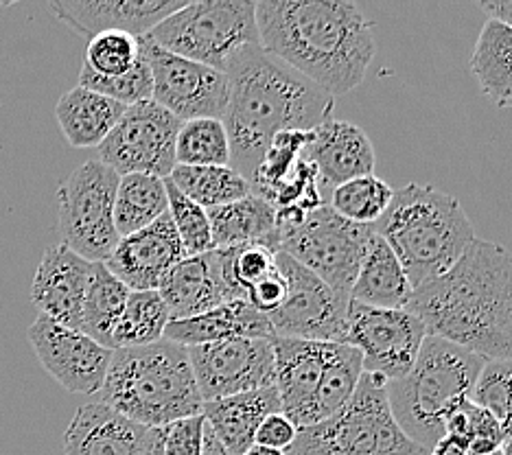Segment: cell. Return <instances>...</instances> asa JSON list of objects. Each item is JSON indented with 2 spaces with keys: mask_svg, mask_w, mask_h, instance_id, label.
I'll return each mask as SVG.
<instances>
[{
  "mask_svg": "<svg viewBox=\"0 0 512 455\" xmlns=\"http://www.w3.org/2000/svg\"><path fill=\"white\" fill-rule=\"evenodd\" d=\"M261 49L333 99L362 84L375 60L370 20L348 0L256 3Z\"/></svg>",
  "mask_w": 512,
  "mask_h": 455,
  "instance_id": "6da1fadb",
  "label": "cell"
},
{
  "mask_svg": "<svg viewBox=\"0 0 512 455\" xmlns=\"http://www.w3.org/2000/svg\"><path fill=\"white\" fill-rule=\"evenodd\" d=\"M407 311L442 337L486 361L512 359V254L475 239L449 272L414 289Z\"/></svg>",
  "mask_w": 512,
  "mask_h": 455,
  "instance_id": "7a4b0ae2",
  "label": "cell"
},
{
  "mask_svg": "<svg viewBox=\"0 0 512 455\" xmlns=\"http://www.w3.org/2000/svg\"><path fill=\"white\" fill-rule=\"evenodd\" d=\"M224 125L230 167L252 182L265 149L283 132H313L333 114L335 99L296 70L267 55L261 44L243 46L228 68Z\"/></svg>",
  "mask_w": 512,
  "mask_h": 455,
  "instance_id": "3957f363",
  "label": "cell"
},
{
  "mask_svg": "<svg viewBox=\"0 0 512 455\" xmlns=\"http://www.w3.org/2000/svg\"><path fill=\"white\" fill-rule=\"evenodd\" d=\"M372 230L397 254L414 289L449 272L477 239L456 197L414 182L394 189L388 210Z\"/></svg>",
  "mask_w": 512,
  "mask_h": 455,
  "instance_id": "277c9868",
  "label": "cell"
},
{
  "mask_svg": "<svg viewBox=\"0 0 512 455\" xmlns=\"http://www.w3.org/2000/svg\"><path fill=\"white\" fill-rule=\"evenodd\" d=\"M99 394L101 403L149 429L204 412L189 348L165 337L149 346L114 350Z\"/></svg>",
  "mask_w": 512,
  "mask_h": 455,
  "instance_id": "5b68a950",
  "label": "cell"
},
{
  "mask_svg": "<svg viewBox=\"0 0 512 455\" xmlns=\"http://www.w3.org/2000/svg\"><path fill=\"white\" fill-rule=\"evenodd\" d=\"M486 359L442 337L427 335L412 370L388 383V403L403 434L425 451L445 436V420L471 399Z\"/></svg>",
  "mask_w": 512,
  "mask_h": 455,
  "instance_id": "8992f818",
  "label": "cell"
},
{
  "mask_svg": "<svg viewBox=\"0 0 512 455\" xmlns=\"http://www.w3.org/2000/svg\"><path fill=\"white\" fill-rule=\"evenodd\" d=\"M149 38L160 49L226 73L243 46L259 44L256 3L252 0H197L151 29Z\"/></svg>",
  "mask_w": 512,
  "mask_h": 455,
  "instance_id": "52a82bcc",
  "label": "cell"
},
{
  "mask_svg": "<svg viewBox=\"0 0 512 455\" xmlns=\"http://www.w3.org/2000/svg\"><path fill=\"white\" fill-rule=\"evenodd\" d=\"M119 180V173L95 158L57 186L62 243L90 263H106L121 241L114 226Z\"/></svg>",
  "mask_w": 512,
  "mask_h": 455,
  "instance_id": "ba28073f",
  "label": "cell"
},
{
  "mask_svg": "<svg viewBox=\"0 0 512 455\" xmlns=\"http://www.w3.org/2000/svg\"><path fill=\"white\" fill-rule=\"evenodd\" d=\"M372 232V226L346 221L329 204H322L298 226L278 232V252L292 256L324 280L337 296L351 300V289Z\"/></svg>",
  "mask_w": 512,
  "mask_h": 455,
  "instance_id": "9c48e42d",
  "label": "cell"
},
{
  "mask_svg": "<svg viewBox=\"0 0 512 455\" xmlns=\"http://www.w3.org/2000/svg\"><path fill=\"white\" fill-rule=\"evenodd\" d=\"M180 127V119L151 99L134 103L97 147L99 160L119 175L145 173L165 180L176 169Z\"/></svg>",
  "mask_w": 512,
  "mask_h": 455,
  "instance_id": "30bf717a",
  "label": "cell"
},
{
  "mask_svg": "<svg viewBox=\"0 0 512 455\" xmlns=\"http://www.w3.org/2000/svg\"><path fill=\"white\" fill-rule=\"evenodd\" d=\"M425 337V324L407 309H377L353 300L348 305L344 344L362 353L364 372L388 383L412 370Z\"/></svg>",
  "mask_w": 512,
  "mask_h": 455,
  "instance_id": "8fae6325",
  "label": "cell"
},
{
  "mask_svg": "<svg viewBox=\"0 0 512 455\" xmlns=\"http://www.w3.org/2000/svg\"><path fill=\"white\" fill-rule=\"evenodd\" d=\"M278 270L285 276L287 296L270 318L276 337H294L309 342L344 344L348 305L316 274L302 267L292 256L276 254Z\"/></svg>",
  "mask_w": 512,
  "mask_h": 455,
  "instance_id": "7c38bea8",
  "label": "cell"
},
{
  "mask_svg": "<svg viewBox=\"0 0 512 455\" xmlns=\"http://www.w3.org/2000/svg\"><path fill=\"white\" fill-rule=\"evenodd\" d=\"M141 49L154 81L151 101L182 123L193 119H224L228 105L226 73L173 55L149 38H141Z\"/></svg>",
  "mask_w": 512,
  "mask_h": 455,
  "instance_id": "4fadbf2b",
  "label": "cell"
},
{
  "mask_svg": "<svg viewBox=\"0 0 512 455\" xmlns=\"http://www.w3.org/2000/svg\"><path fill=\"white\" fill-rule=\"evenodd\" d=\"M189 357L204 403L270 388L276 379L272 340H226L193 346Z\"/></svg>",
  "mask_w": 512,
  "mask_h": 455,
  "instance_id": "5bb4252c",
  "label": "cell"
},
{
  "mask_svg": "<svg viewBox=\"0 0 512 455\" xmlns=\"http://www.w3.org/2000/svg\"><path fill=\"white\" fill-rule=\"evenodd\" d=\"M42 368L75 394H97L106 381L114 350L97 344L77 329L38 315L27 331Z\"/></svg>",
  "mask_w": 512,
  "mask_h": 455,
  "instance_id": "9a60e30c",
  "label": "cell"
},
{
  "mask_svg": "<svg viewBox=\"0 0 512 455\" xmlns=\"http://www.w3.org/2000/svg\"><path fill=\"white\" fill-rule=\"evenodd\" d=\"M335 344L337 342L272 337L274 385L281 396V410L298 429L311 425L313 405H316Z\"/></svg>",
  "mask_w": 512,
  "mask_h": 455,
  "instance_id": "2e32d148",
  "label": "cell"
},
{
  "mask_svg": "<svg viewBox=\"0 0 512 455\" xmlns=\"http://www.w3.org/2000/svg\"><path fill=\"white\" fill-rule=\"evenodd\" d=\"M182 259L186 254L167 213L151 226L123 237L106 267L130 291H158L160 280Z\"/></svg>",
  "mask_w": 512,
  "mask_h": 455,
  "instance_id": "e0dca14e",
  "label": "cell"
},
{
  "mask_svg": "<svg viewBox=\"0 0 512 455\" xmlns=\"http://www.w3.org/2000/svg\"><path fill=\"white\" fill-rule=\"evenodd\" d=\"M90 270L92 263L64 243L49 245L31 283V302L40 315L79 331Z\"/></svg>",
  "mask_w": 512,
  "mask_h": 455,
  "instance_id": "ac0fdd59",
  "label": "cell"
},
{
  "mask_svg": "<svg viewBox=\"0 0 512 455\" xmlns=\"http://www.w3.org/2000/svg\"><path fill=\"white\" fill-rule=\"evenodd\" d=\"M184 5V0H55L49 9L64 25L88 38L103 31L145 38Z\"/></svg>",
  "mask_w": 512,
  "mask_h": 455,
  "instance_id": "d6986e66",
  "label": "cell"
},
{
  "mask_svg": "<svg viewBox=\"0 0 512 455\" xmlns=\"http://www.w3.org/2000/svg\"><path fill=\"white\" fill-rule=\"evenodd\" d=\"M158 429L114 412L106 403L81 405L64 434L66 455H143Z\"/></svg>",
  "mask_w": 512,
  "mask_h": 455,
  "instance_id": "ffe728a7",
  "label": "cell"
},
{
  "mask_svg": "<svg viewBox=\"0 0 512 455\" xmlns=\"http://www.w3.org/2000/svg\"><path fill=\"white\" fill-rule=\"evenodd\" d=\"M305 156L318 169L322 191L335 189L348 180L375 173L377 156L372 140L351 121L329 119L313 130Z\"/></svg>",
  "mask_w": 512,
  "mask_h": 455,
  "instance_id": "44dd1931",
  "label": "cell"
},
{
  "mask_svg": "<svg viewBox=\"0 0 512 455\" xmlns=\"http://www.w3.org/2000/svg\"><path fill=\"white\" fill-rule=\"evenodd\" d=\"M158 294L165 300L171 320L195 318L232 300L221 276L219 252L186 256L160 280Z\"/></svg>",
  "mask_w": 512,
  "mask_h": 455,
  "instance_id": "7402d4cb",
  "label": "cell"
},
{
  "mask_svg": "<svg viewBox=\"0 0 512 455\" xmlns=\"http://www.w3.org/2000/svg\"><path fill=\"white\" fill-rule=\"evenodd\" d=\"M165 340L193 348L226 340H272L274 329L263 313L246 300H228L211 311L186 320H169Z\"/></svg>",
  "mask_w": 512,
  "mask_h": 455,
  "instance_id": "603a6c76",
  "label": "cell"
},
{
  "mask_svg": "<svg viewBox=\"0 0 512 455\" xmlns=\"http://www.w3.org/2000/svg\"><path fill=\"white\" fill-rule=\"evenodd\" d=\"M276 412H283L281 396L276 385H270V388L204 403L202 416L232 455H243L254 445L259 425Z\"/></svg>",
  "mask_w": 512,
  "mask_h": 455,
  "instance_id": "cb8c5ba5",
  "label": "cell"
},
{
  "mask_svg": "<svg viewBox=\"0 0 512 455\" xmlns=\"http://www.w3.org/2000/svg\"><path fill=\"white\" fill-rule=\"evenodd\" d=\"M412 294L414 287L397 254L377 232H372L351 289V300L377 309H407Z\"/></svg>",
  "mask_w": 512,
  "mask_h": 455,
  "instance_id": "d4e9b609",
  "label": "cell"
},
{
  "mask_svg": "<svg viewBox=\"0 0 512 455\" xmlns=\"http://www.w3.org/2000/svg\"><path fill=\"white\" fill-rule=\"evenodd\" d=\"M127 105L92 92L71 88L55 105V119L68 145L77 149L99 147L121 121Z\"/></svg>",
  "mask_w": 512,
  "mask_h": 455,
  "instance_id": "484cf974",
  "label": "cell"
},
{
  "mask_svg": "<svg viewBox=\"0 0 512 455\" xmlns=\"http://www.w3.org/2000/svg\"><path fill=\"white\" fill-rule=\"evenodd\" d=\"M211 221L213 245L230 248V245L261 243L278 252L276 208L256 195L243 197L239 202L206 210Z\"/></svg>",
  "mask_w": 512,
  "mask_h": 455,
  "instance_id": "4316f807",
  "label": "cell"
},
{
  "mask_svg": "<svg viewBox=\"0 0 512 455\" xmlns=\"http://www.w3.org/2000/svg\"><path fill=\"white\" fill-rule=\"evenodd\" d=\"M471 73L497 108H512V27L488 18L477 35Z\"/></svg>",
  "mask_w": 512,
  "mask_h": 455,
  "instance_id": "83f0119b",
  "label": "cell"
},
{
  "mask_svg": "<svg viewBox=\"0 0 512 455\" xmlns=\"http://www.w3.org/2000/svg\"><path fill=\"white\" fill-rule=\"evenodd\" d=\"M167 213L169 197L165 180L145 173L121 175L114 200V226L121 239L151 226Z\"/></svg>",
  "mask_w": 512,
  "mask_h": 455,
  "instance_id": "f1b7e54d",
  "label": "cell"
},
{
  "mask_svg": "<svg viewBox=\"0 0 512 455\" xmlns=\"http://www.w3.org/2000/svg\"><path fill=\"white\" fill-rule=\"evenodd\" d=\"M127 298L130 289L108 270L106 263H92L79 331L112 350V329L121 318Z\"/></svg>",
  "mask_w": 512,
  "mask_h": 455,
  "instance_id": "f546056e",
  "label": "cell"
},
{
  "mask_svg": "<svg viewBox=\"0 0 512 455\" xmlns=\"http://www.w3.org/2000/svg\"><path fill=\"white\" fill-rule=\"evenodd\" d=\"M189 200L211 210L252 195L250 182L232 167H182L176 165L167 178Z\"/></svg>",
  "mask_w": 512,
  "mask_h": 455,
  "instance_id": "4dcf8cb0",
  "label": "cell"
},
{
  "mask_svg": "<svg viewBox=\"0 0 512 455\" xmlns=\"http://www.w3.org/2000/svg\"><path fill=\"white\" fill-rule=\"evenodd\" d=\"M171 320L158 291H130L119 322L112 329V350L156 344Z\"/></svg>",
  "mask_w": 512,
  "mask_h": 455,
  "instance_id": "1f68e13d",
  "label": "cell"
},
{
  "mask_svg": "<svg viewBox=\"0 0 512 455\" xmlns=\"http://www.w3.org/2000/svg\"><path fill=\"white\" fill-rule=\"evenodd\" d=\"M230 138L221 119L184 121L176 138V165L230 167Z\"/></svg>",
  "mask_w": 512,
  "mask_h": 455,
  "instance_id": "d6a6232c",
  "label": "cell"
},
{
  "mask_svg": "<svg viewBox=\"0 0 512 455\" xmlns=\"http://www.w3.org/2000/svg\"><path fill=\"white\" fill-rule=\"evenodd\" d=\"M313 132H283L274 136L270 147L265 149L261 165L256 167L254 178L250 182L252 195L261 197L265 202H272L274 193L289 180V175L296 171L300 160L305 158L307 145L311 143Z\"/></svg>",
  "mask_w": 512,
  "mask_h": 455,
  "instance_id": "836d02e7",
  "label": "cell"
},
{
  "mask_svg": "<svg viewBox=\"0 0 512 455\" xmlns=\"http://www.w3.org/2000/svg\"><path fill=\"white\" fill-rule=\"evenodd\" d=\"M221 276L232 300H246L248 291L278 270L276 250L261 243L217 248Z\"/></svg>",
  "mask_w": 512,
  "mask_h": 455,
  "instance_id": "e575fe53",
  "label": "cell"
},
{
  "mask_svg": "<svg viewBox=\"0 0 512 455\" xmlns=\"http://www.w3.org/2000/svg\"><path fill=\"white\" fill-rule=\"evenodd\" d=\"M392 195V186L372 173L335 186L329 206L346 221L359 226H375L388 210Z\"/></svg>",
  "mask_w": 512,
  "mask_h": 455,
  "instance_id": "d590c367",
  "label": "cell"
},
{
  "mask_svg": "<svg viewBox=\"0 0 512 455\" xmlns=\"http://www.w3.org/2000/svg\"><path fill=\"white\" fill-rule=\"evenodd\" d=\"M471 401L499 420L504 436L502 451L512 455V359L486 361L471 392Z\"/></svg>",
  "mask_w": 512,
  "mask_h": 455,
  "instance_id": "8d00e7d4",
  "label": "cell"
},
{
  "mask_svg": "<svg viewBox=\"0 0 512 455\" xmlns=\"http://www.w3.org/2000/svg\"><path fill=\"white\" fill-rule=\"evenodd\" d=\"M141 38L125 31H103L92 35L84 51V68L99 77L114 79L141 62Z\"/></svg>",
  "mask_w": 512,
  "mask_h": 455,
  "instance_id": "74e56055",
  "label": "cell"
},
{
  "mask_svg": "<svg viewBox=\"0 0 512 455\" xmlns=\"http://www.w3.org/2000/svg\"><path fill=\"white\" fill-rule=\"evenodd\" d=\"M165 184L169 197V217L173 221V228L178 232L184 254L197 256L215 250L211 221H208L206 208L189 200V197L180 193L167 178Z\"/></svg>",
  "mask_w": 512,
  "mask_h": 455,
  "instance_id": "f35d334b",
  "label": "cell"
},
{
  "mask_svg": "<svg viewBox=\"0 0 512 455\" xmlns=\"http://www.w3.org/2000/svg\"><path fill=\"white\" fill-rule=\"evenodd\" d=\"M79 86L88 88L92 92H99V95L108 97L112 101H119V103L127 105V108L134 103L149 101L151 92H154V81H151V70H149V64L145 57H141V62H138L130 70V73L114 77V79L99 77L95 73H90L88 68L81 66Z\"/></svg>",
  "mask_w": 512,
  "mask_h": 455,
  "instance_id": "ab89813d",
  "label": "cell"
},
{
  "mask_svg": "<svg viewBox=\"0 0 512 455\" xmlns=\"http://www.w3.org/2000/svg\"><path fill=\"white\" fill-rule=\"evenodd\" d=\"M160 431L162 455H202L204 416H191L171 423Z\"/></svg>",
  "mask_w": 512,
  "mask_h": 455,
  "instance_id": "60d3db41",
  "label": "cell"
},
{
  "mask_svg": "<svg viewBox=\"0 0 512 455\" xmlns=\"http://www.w3.org/2000/svg\"><path fill=\"white\" fill-rule=\"evenodd\" d=\"M296 436H298V427L283 412H276L267 416L259 425V429H256L254 445L276 449V451H287L294 445Z\"/></svg>",
  "mask_w": 512,
  "mask_h": 455,
  "instance_id": "b9f144b4",
  "label": "cell"
},
{
  "mask_svg": "<svg viewBox=\"0 0 512 455\" xmlns=\"http://www.w3.org/2000/svg\"><path fill=\"white\" fill-rule=\"evenodd\" d=\"M278 263V261H276ZM287 296V283H285V276L281 274V270H276L272 276H267L265 280H261L259 285L252 287L246 296V302L256 309L259 313H263L265 318H270V315L283 305V300Z\"/></svg>",
  "mask_w": 512,
  "mask_h": 455,
  "instance_id": "7bdbcfd3",
  "label": "cell"
},
{
  "mask_svg": "<svg viewBox=\"0 0 512 455\" xmlns=\"http://www.w3.org/2000/svg\"><path fill=\"white\" fill-rule=\"evenodd\" d=\"M429 455H469V442L464 438L445 434L429 449Z\"/></svg>",
  "mask_w": 512,
  "mask_h": 455,
  "instance_id": "ee69618b",
  "label": "cell"
},
{
  "mask_svg": "<svg viewBox=\"0 0 512 455\" xmlns=\"http://www.w3.org/2000/svg\"><path fill=\"white\" fill-rule=\"evenodd\" d=\"M480 7L486 11L488 18L512 27V0H484Z\"/></svg>",
  "mask_w": 512,
  "mask_h": 455,
  "instance_id": "f6af8a7d",
  "label": "cell"
},
{
  "mask_svg": "<svg viewBox=\"0 0 512 455\" xmlns=\"http://www.w3.org/2000/svg\"><path fill=\"white\" fill-rule=\"evenodd\" d=\"M202 455H232L224 442L215 436V431L206 425V420H204V434H202Z\"/></svg>",
  "mask_w": 512,
  "mask_h": 455,
  "instance_id": "bcb514c9",
  "label": "cell"
},
{
  "mask_svg": "<svg viewBox=\"0 0 512 455\" xmlns=\"http://www.w3.org/2000/svg\"><path fill=\"white\" fill-rule=\"evenodd\" d=\"M243 455H285V451H276V449H267V447L252 445Z\"/></svg>",
  "mask_w": 512,
  "mask_h": 455,
  "instance_id": "7dc6e473",
  "label": "cell"
},
{
  "mask_svg": "<svg viewBox=\"0 0 512 455\" xmlns=\"http://www.w3.org/2000/svg\"><path fill=\"white\" fill-rule=\"evenodd\" d=\"M143 455H162V445H160V431L156 434V438L151 440V445L147 447V451Z\"/></svg>",
  "mask_w": 512,
  "mask_h": 455,
  "instance_id": "c3c4849f",
  "label": "cell"
},
{
  "mask_svg": "<svg viewBox=\"0 0 512 455\" xmlns=\"http://www.w3.org/2000/svg\"><path fill=\"white\" fill-rule=\"evenodd\" d=\"M469 455H471V453H469ZM488 455H506V453H504V451H495V453H488Z\"/></svg>",
  "mask_w": 512,
  "mask_h": 455,
  "instance_id": "681fc988",
  "label": "cell"
}]
</instances>
